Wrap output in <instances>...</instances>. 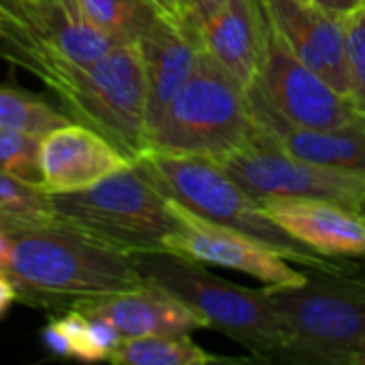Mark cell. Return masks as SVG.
Wrapping results in <instances>:
<instances>
[{
    "label": "cell",
    "mask_w": 365,
    "mask_h": 365,
    "mask_svg": "<svg viewBox=\"0 0 365 365\" xmlns=\"http://www.w3.org/2000/svg\"><path fill=\"white\" fill-rule=\"evenodd\" d=\"M11 240L4 274L28 304L68 310L81 302L98 299L143 287L133 261L56 216L32 222L0 220Z\"/></svg>",
    "instance_id": "cell-1"
},
{
    "label": "cell",
    "mask_w": 365,
    "mask_h": 365,
    "mask_svg": "<svg viewBox=\"0 0 365 365\" xmlns=\"http://www.w3.org/2000/svg\"><path fill=\"white\" fill-rule=\"evenodd\" d=\"M17 66L36 75L73 122L96 130L130 160L150 150L148 81L137 45H118L92 64L60 60L36 45Z\"/></svg>",
    "instance_id": "cell-2"
},
{
    "label": "cell",
    "mask_w": 365,
    "mask_h": 365,
    "mask_svg": "<svg viewBox=\"0 0 365 365\" xmlns=\"http://www.w3.org/2000/svg\"><path fill=\"white\" fill-rule=\"evenodd\" d=\"M263 291L287 329L274 361L351 365L365 344V280L346 269H312L299 284Z\"/></svg>",
    "instance_id": "cell-3"
},
{
    "label": "cell",
    "mask_w": 365,
    "mask_h": 365,
    "mask_svg": "<svg viewBox=\"0 0 365 365\" xmlns=\"http://www.w3.org/2000/svg\"><path fill=\"white\" fill-rule=\"evenodd\" d=\"M135 163L148 173L163 195L192 214L214 225L252 235L284 255L291 263L308 269H344L340 261L323 257L295 242L265 214L257 199L227 175L214 158L150 150Z\"/></svg>",
    "instance_id": "cell-4"
},
{
    "label": "cell",
    "mask_w": 365,
    "mask_h": 365,
    "mask_svg": "<svg viewBox=\"0 0 365 365\" xmlns=\"http://www.w3.org/2000/svg\"><path fill=\"white\" fill-rule=\"evenodd\" d=\"M133 261L143 282L154 284L188 306L205 329L218 331L257 359L274 361L284 349L287 329L263 289H246L222 280L203 263L175 252H139Z\"/></svg>",
    "instance_id": "cell-5"
},
{
    "label": "cell",
    "mask_w": 365,
    "mask_h": 365,
    "mask_svg": "<svg viewBox=\"0 0 365 365\" xmlns=\"http://www.w3.org/2000/svg\"><path fill=\"white\" fill-rule=\"evenodd\" d=\"M58 220L126 255L167 250L178 227L173 203L133 160L92 186L49 195Z\"/></svg>",
    "instance_id": "cell-6"
},
{
    "label": "cell",
    "mask_w": 365,
    "mask_h": 365,
    "mask_svg": "<svg viewBox=\"0 0 365 365\" xmlns=\"http://www.w3.org/2000/svg\"><path fill=\"white\" fill-rule=\"evenodd\" d=\"M255 135L257 120L246 90L201 49L190 79L152 128L150 150L220 160Z\"/></svg>",
    "instance_id": "cell-7"
},
{
    "label": "cell",
    "mask_w": 365,
    "mask_h": 365,
    "mask_svg": "<svg viewBox=\"0 0 365 365\" xmlns=\"http://www.w3.org/2000/svg\"><path fill=\"white\" fill-rule=\"evenodd\" d=\"M216 163L259 203L272 197L325 199L357 214L365 195V173L302 160L282 150L259 122L257 135L248 145Z\"/></svg>",
    "instance_id": "cell-8"
},
{
    "label": "cell",
    "mask_w": 365,
    "mask_h": 365,
    "mask_svg": "<svg viewBox=\"0 0 365 365\" xmlns=\"http://www.w3.org/2000/svg\"><path fill=\"white\" fill-rule=\"evenodd\" d=\"M246 94L252 107L297 128H336L359 118L342 92L291 53L272 24L263 68Z\"/></svg>",
    "instance_id": "cell-9"
},
{
    "label": "cell",
    "mask_w": 365,
    "mask_h": 365,
    "mask_svg": "<svg viewBox=\"0 0 365 365\" xmlns=\"http://www.w3.org/2000/svg\"><path fill=\"white\" fill-rule=\"evenodd\" d=\"M178 218L175 231L167 240V252L182 255L203 265L227 267L261 280L265 287L299 284L306 274L295 269L291 261L263 244L261 240L235 229L214 225L180 203L171 201Z\"/></svg>",
    "instance_id": "cell-10"
},
{
    "label": "cell",
    "mask_w": 365,
    "mask_h": 365,
    "mask_svg": "<svg viewBox=\"0 0 365 365\" xmlns=\"http://www.w3.org/2000/svg\"><path fill=\"white\" fill-rule=\"evenodd\" d=\"M280 41L306 66L325 77L338 92L349 94L344 19L312 0H261ZM349 98V96H346Z\"/></svg>",
    "instance_id": "cell-11"
},
{
    "label": "cell",
    "mask_w": 365,
    "mask_h": 365,
    "mask_svg": "<svg viewBox=\"0 0 365 365\" xmlns=\"http://www.w3.org/2000/svg\"><path fill=\"white\" fill-rule=\"evenodd\" d=\"M130 163L111 141L79 122L41 137V188L47 195L81 190Z\"/></svg>",
    "instance_id": "cell-12"
},
{
    "label": "cell",
    "mask_w": 365,
    "mask_h": 365,
    "mask_svg": "<svg viewBox=\"0 0 365 365\" xmlns=\"http://www.w3.org/2000/svg\"><path fill=\"white\" fill-rule=\"evenodd\" d=\"M265 214L302 246L329 257L365 259V225L359 214L325 199L272 197L261 201Z\"/></svg>",
    "instance_id": "cell-13"
},
{
    "label": "cell",
    "mask_w": 365,
    "mask_h": 365,
    "mask_svg": "<svg viewBox=\"0 0 365 365\" xmlns=\"http://www.w3.org/2000/svg\"><path fill=\"white\" fill-rule=\"evenodd\" d=\"M269 38L261 0H227L199 30L201 49L246 92L257 83Z\"/></svg>",
    "instance_id": "cell-14"
},
{
    "label": "cell",
    "mask_w": 365,
    "mask_h": 365,
    "mask_svg": "<svg viewBox=\"0 0 365 365\" xmlns=\"http://www.w3.org/2000/svg\"><path fill=\"white\" fill-rule=\"evenodd\" d=\"M148 81V141L167 105L190 79L201 45L197 36L175 17L160 15L148 32L135 43Z\"/></svg>",
    "instance_id": "cell-15"
},
{
    "label": "cell",
    "mask_w": 365,
    "mask_h": 365,
    "mask_svg": "<svg viewBox=\"0 0 365 365\" xmlns=\"http://www.w3.org/2000/svg\"><path fill=\"white\" fill-rule=\"evenodd\" d=\"M86 317L109 321L124 338L145 336H188L205 329V323L167 291L143 284L133 291L88 299L73 306Z\"/></svg>",
    "instance_id": "cell-16"
},
{
    "label": "cell",
    "mask_w": 365,
    "mask_h": 365,
    "mask_svg": "<svg viewBox=\"0 0 365 365\" xmlns=\"http://www.w3.org/2000/svg\"><path fill=\"white\" fill-rule=\"evenodd\" d=\"M252 107V105H250ZM255 120L289 154L331 169L365 173V118L336 128H297L252 107Z\"/></svg>",
    "instance_id": "cell-17"
},
{
    "label": "cell",
    "mask_w": 365,
    "mask_h": 365,
    "mask_svg": "<svg viewBox=\"0 0 365 365\" xmlns=\"http://www.w3.org/2000/svg\"><path fill=\"white\" fill-rule=\"evenodd\" d=\"M28 15L38 38V47L60 60L92 64L118 47L113 38L81 13L75 0L28 2Z\"/></svg>",
    "instance_id": "cell-18"
},
{
    "label": "cell",
    "mask_w": 365,
    "mask_h": 365,
    "mask_svg": "<svg viewBox=\"0 0 365 365\" xmlns=\"http://www.w3.org/2000/svg\"><path fill=\"white\" fill-rule=\"evenodd\" d=\"M118 365H210L231 359L216 357L188 336H145L124 338L109 355Z\"/></svg>",
    "instance_id": "cell-19"
},
{
    "label": "cell",
    "mask_w": 365,
    "mask_h": 365,
    "mask_svg": "<svg viewBox=\"0 0 365 365\" xmlns=\"http://www.w3.org/2000/svg\"><path fill=\"white\" fill-rule=\"evenodd\" d=\"M81 13L118 45H135L163 15L152 0H75Z\"/></svg>",
    "instance_id": "cell-20"
},
{
    "label": "cell",
    "mask_w": 365,
    "mask_h": 365,
    "mask_svg": "<svg viewBox=\"0 0 365 365\" xmlns=\"http://www.w3.org/2000/svg\"><path fill=\"white\" fill-rule=\"evenodd\" d=\"M66 122L73 120L45 98L19 88L0 86V128H15L43 137Z\"/></svg>",
    "instance_id": "cell-21"
},
{
    "label": "cell",
    "mask_w": 365,
    "mask_h": 365,
    "mask_svg": "<svg viewBox=\"0 0 365 365\" xmlns=\"http://www.w3.org/2000/svg\"><path fill=\"white\" fill-rule=\"evenodd\" d=\"M51 216L49 195L41 186L0 171V220L32 222Z\"/></svg>",
    "instance_id": "cell-22"
},
{
    "label": "cell",
    "mask_w": 365,
    "mask_h": 365,
    "mask_svg": "<svg viewBox=\"0 0 365 365\" xmlns=\"http://www.w3.org/2000/svg\"><path fill=\"white\" fill-rule=\"evenodd\" d=\"M0 171L41 186V137L0 128Z\"/></svg>",
    "instance_id": "cell-23"
},
{
    "label": "cell",
    "mask_w": 365,
    "mask_h": 365,
    "mask_svg": "<svg viewBox=\"0 0 365 365\" xmlns=\"http://www.w3.org/2000/svg\"><path fill=\"white\" fill-rule=\"evenodd\" d=\"M346 38V71H349V101L365 118V6L344 19Z\"/></svg>",
    "instance_id": "cell-24"
},
{
    "label": "cell",
    "mask_w": 365,
    "mask_h": 365,
    "mask_svg": "<svg viewBox=\"0 0 365 365\" xmlns=\"http://www.w3.org/2000/svg\"><path fill=\"white\" fill-rule=\"evenodd\" d=\"M56 325L64 331L68 344H71V357L81 361H107L105 351L96 342L92 321L81 314L75 308H68L62 312V317L53 319Z\"/></svg>",
    "instance_id": "cell-25"
},
{
    "label": "cell",
    "mask_w": 365,
    "mask_h": 365,
    "mask_svg": "<svg viewBox=\"0 0 365 365\" xmlns=\"http://www.w3.org/2000/svg\"><path fill=\"white\" fill-rule=\"evenodd\" d=\"M227 0H178V19L197 36L201 26L225 4ZM201 45V43H199Z\"/></svg>",
    "instance_id": "cell-26"
},
{
    "label": "cell",
    "mask_w": 365,
    "mask_h": 365,
    "mask_svg": "<svg viewBox=\"0 0 365 365\" xmlns=\"http://www.w3.org/2000/svg\"><path fill=\"white\" fill-rule=\"evenodd\" d=\"M0 13L19 30L24 32H32V21L28 15V0H0ZM36 36V34H34Z\"/></svg>",
    "instance_id": "cell-27"
},
{
    "label": "cell",
    "mask_w": 365,
    "mask_h": 365,
    "mask_svg": "<svg viewBox=\"0 0 365 365\" xmlns=\"http://www.w3.org/2000/svg\"><path fill=\"white\" fill-rule=\"evenodd\" d=\"M41 340L45 344V349L58 357H71V344L64 336V331L56 325V321H49L43 331H41Z\"/></svg>",
    "instance_id": "cell-28"
},
{
    "label": "cell",
    "mask_w": 365,
    "mask_h": 365,
    "mask_svg": "<svg viewBox=\"0 0 365 365\" xmlns=\"http://www.w3.org/2000/svg\"><path fill=\"white\" fill-rule=\"evenodd\" d=\"M312 2L319 4L321 9H325L327 13H334L342 19H346L349 15H353L355 11L365 6V0H312Z\"/></svg>",
    "instance_id": "cell-29"
},
{
    "label": "cell",
    "mask_w": 365,
    "mask_h": 365,
    "mask_svg": "<svg viewBox=\"0 0 365 365\" xmlns=\"http://www.w3.org/2000/svg\"><path fill=\"white\" fill-rule=\"evenodd\" d=\"M19 299V293H17V287L15 282L11 280V276L6 274H0V317L11 308L13 302Z\"/></svg>",
    "instance_id": "cell-30"
},
{
    "label": "cell",
    "mask_w": 365,
    "mask_h": 365,
    "mask_svg": "<svg viewBox=\"0 0 365 365\" xmlns=\"http://www.w3.org/2000/svg\"><path fill=\"white\" fill-rule=\"evenodd\" d=\"M9 250H11V240H9V233L4 231L2 222H0V265L4 269V263L9 259Z\"/></svg>",
    "instance_id": "cell-31"
},
{
    "label": "cell",
    "mask_w": 365,
    "mask_h": 365,
    "mask_svg": "<svg viewBox=\"0 0 365 365\" xmlns=\"http://www.w3.org/2000/svg\"><path fill=\"white\" fill-rule=\"evenodd\" d=\"M165 15H171L178 19V0H152Z\"/></svg>",
    "instance_id": "cell-32"
},
{
    "label": "cell",
    "mask_w": 365,
    "mask_h": 365,
    "mask_svg": "<svg viewBox=\"0 0 365 365\" xmlns=\"http://www.w3.org/2000/svg\"><path fill=\"white\" fill-rule=\"evenodd\" d=\"M351 365H365V344L353 355V361H351Z\"/></svg>",
    "instance_id": "cell-33"
},
{
    "label": "cell",
    "mask_w": 365,
    "mask_h": 365,
    "mask_svg": "<svg viewBox=\"0 0 365 365\" xmlns=\"http://www.w3.org/2000/svg\"><path fill=\"white\" fill-rule=\"evenodd\" d=\"M357 214H359V216H365V195L361 197L359 205H357Z\"/></svg>",
    "instance_id": "cell-34"
},
{
    "label": "cell",
    "mask_w": 365,
    "mask_h": 365,
    "mask_svg": "<svg viewBox=\"0 0 365 365\" xmlns=\"http://www.w3.org/2000/svg\"><path fill=\"white\" fill-rule=\"evenodd\" d=\"M0 274H4V269H2V265H0Z\"/></svg>",
    "instance_id": "cell-35"
},
{
    "label": "cell",
    "mask_w": 365,
    "mask_h": 365,
    "mask_svg": "<svg viewBox=\"0 0 365 365\" xmlns=\"http://www.w3.org/2000/svg\"><path fill=\"white\" fill-rule=\"evenodd\" d=\"M28 2H38V0H28Z\"/></svg>",
    "instance_id": "cell-36"
},
{
    "label": "cell",
    "mask_w": 365,
    "mask_h": 365,
    "mask_svg": "<svg viewBox=\"0 0 365 365\" xmlns=\"http://www.w3.org/2000/svg\"><path fill=\"white\" fill-rule=\"evenodd\" d=\"M361 220H364V225H365V216H361Z\"/></svg>",
    "instance_id": "cell-37"
}]
</instances>
